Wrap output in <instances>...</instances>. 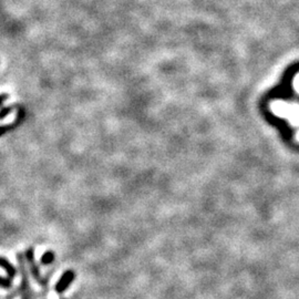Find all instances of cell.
Here are the masks:
<instances>
[{
  "instance_id": "6da1fadb",
  "label": "cell",
  "mask_w": 299,
  "mask_h": 299,
  "mask_svg": "<svg viewBox=\"0 0 299 299\" xmlns=\"http://www.w3.org/2000/svg\"><path fill=\"white\" fill-rule=\"evenodd\" d=\"M73 279H74V272L72 270H68L64 272V274L61 276V278L56 284V291L63 292L69 287L70 284L72 283Z\"/></svg>"
},
{
  "instance_id": "7a4b0ae2",
  "label": "cell",
  "mask_w": 299,
  "mask_h": 299,
  "mask_svg": "<svg viewBox=\"0 0 299 299\" xmlns=\"http://www.w3.org/2000/svg\"><path fill=\"white\" fill-rule=\"evenodd\" d=\"M0 267L6 270V272L9 275V277L14 278L17 275V270L15 268V266L12 265L7 258H5L3 256H0Z\"/></svg>"
},
{
  "instance_id": "3957f363",
  "label": "cell",
  "mask_w": 299,
  "mask_h": 299,
  "mask_svg": "<svg viewBox=\"0 0 299 299\" xmlns=\"http://www.w3.org/2000/svg\"><path fill=\"white\" fill-rule=\"evenodd\" d=\"M27 259H28L29 265H30V269H31L32 275H34V277L37 279L38 282H40V277H39V271H38V268H37V266L35 264L34 248H32V247H29L28 251H27Z\"/></svg>"
},
{
  "instance_id": "277c9868",
  "label": "cell",
  "mask_w": 299,
  "mask_h": 299,
  "mask_svg": "<svg viewBox=\"0 0 299 299\" xmlns=\"http://www.w3.org/2000/svg\"><path fill=\"white\" fill-rule=\"evenodd\" d=\"M55 261V254L54 252H45L41 257V264L49 265Z\"/></svg>"
},
{
  "instance_id": "5b68a950",
  "label": "cell",
  "mask_w": 299,
  "mask_h": 299,
  "mask_svg": "<svg viewBox=\"0 0 299 299\" xmlns=\"http://www.w3.org/2000/svg\"><path fill=\"white\" fill-rule=\"evenodd\" d=\"M11 285H12V283H11V281L9 278H6V277H2L0 276V287L2 288H10L11 287Z\"/></svg>"
},
{
  "instance_id": "8992f818",
  "label": "cell",
  "mask_w": 299,
  "mask_h": 299,
  "mask_svg": "<svg viewBox=\"0 0 299 299\" xmlns=\"http://www.w3.org/2000/svg\"><path fill=\"white\" fill-rule=\"evenodd\" d=\"M10 128H11L10 126L9 127H0V136H2L3 134H5L6 132H7Z\"/></svg>"
}]
</instances>
